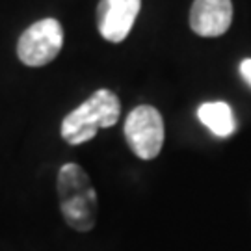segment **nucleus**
<instances>
[{
	"label": "nucleus",
	"instance_id": "obj_6",
	"mask_svg": "<svg viewBox=\"0 0 251 251\" xmlns=\"http://www.w3.org/2000/svg\"><path fill=\"white\" fill-rule=\"evenodd\" d=\"M233 23L231 0H194L190 9V28L203 37L225 34Z\"/></svg>",
	"mask_w": 251,
	"mask_h": 251
},
{
	"label": "nucleus",
	"instance_id": "obj_7",
	"mask_svg": "<svg viewBox=\"0 0 251 251\" xmlns=\"http://www.w3.org/2000/svg\"><path fill=\"white\" fill-rule=\"evenodd\" d=\"M199 121L220 138H227L234 132L236 121H234L233 110L224 100H214V102H203L198 108Z\"/></svg>",
	"mask_w": 251,
	"mask_h": 251
},
{
	"label": "nucleus",
	"instance_id": "obj_5",
	"mask_svg": "<svg viewBox=\"0 0 251 251\" xmlns=\"http://www.w3.org/2000/svg\"><path fill=\"white\" fill-rule=\"evenodd\" d=\"M142 0H100L97 8V26L110 43H121L134 26Z\"/></svg>",
	"mask_w": 251,
	"mask_h": 251
},
{
	"label": "nucleus",
	"instance_id": "obj_8",
	"mask_svg": "<svg viewBox=\"0 0 251 251\" xmlns=\"http://www.w3.org/2000/svg\"><path fill=\"white\" fill-rule=\"evenodd\" d=\"M240 75H242L244 80L251 86V58H248V60H244L240 63Z\"/></svg>",
	"mask_w": 251,
	"mask_h": 251
},
{
	"label": "nucleus",
	"instance_id": "obj_2",
	"mask_svg": "<svg viewBox=\"0 0 251 251\" xmlns=\"http://www.w3.org/2000/svg\"><path fill=\"white\" fill-rule=\"evenodd\" d=\"M121 117V102L114 91L97 90L90 99L63 117L62 138L69 145H82L93 140L99 128L114 126Z\"/></svg>",
	"mask_w": 251,
	"mask_h": 251
},
{
	"label": "nucleus",
	"instance_id": "obj_1",
	"mask_svg": "<svg viewBox=\"0 0 251 251\" xmlns=\"http://www.w3.org/2000/svg\"><path fill=\"white\" fill-rule=\"evenodd\" d=\"M58 201L65 224L78 233H88L97 224L99 201L88 173L78 164H63L58 171Z\"/></svg>",
	"mask_w": 251,
	"mask_h": 251
},
{
	"label": "nucleus",
	"instance_id": "obj_4",
	"mask_svg": "<svg viewBox=\"0 0 251 251\" xmlns=\"http://www.w3.org/2000/svg\"><path fill=\"white\" fill-rule=\"evenodd\" d=\"M63 47V28L56 19H41L23 32L17 43L19 60L30 67L50 63Z\"/></svg>",
	"mask_w": 251,
	"mask_h": 251
},
{
	"label": "nucleus",
	"instance_id": "obj_3",
	"mask_svg": "<svg viewBox=\"0 0 251 251\" xmlns=\"http://www.w3.org/2000/svg\"><path fill=\"white\" fill-rule=\"evenodd\" d=\"M125 140L138 158H156L164 145V119L160 112L149 104L136 106L126 116Z\"/></svg>",
	"mask_w": 251,
	"mask_h": 251
}]
</instances>
